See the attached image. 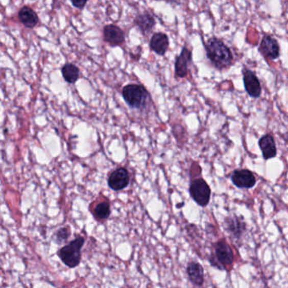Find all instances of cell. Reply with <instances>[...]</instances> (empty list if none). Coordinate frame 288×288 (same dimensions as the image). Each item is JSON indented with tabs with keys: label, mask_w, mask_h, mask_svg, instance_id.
I'll list each match as a JSON object with an SVG mask.
<instances>
[{
	"label": "cell",
	"mask_w": 288,
	"mask_h": 288,
	"mask_svg": "<svg viewBox=\"0 0 288 288\" xmlns=\"http://www.w3.org/2000/svg\"><path fill=\"white\" fill-rule=\"evenodd\" d=\"M208 59L219 70L229 68L232 64L233 56L229 47L217 37H211L205 45Z\"/></svg>",
	"instance_id": "cell-1"
},
{
	"label": "cell",
	"mask_w": 288,
	"mask_h": 288,
	"mask_svg": "<svg viewBox=\"0 0 288 288\" xmlns=\"http://www.w3.org/2000/svg\"><path fill=\"white\" fill-rule=\"evenodd\" d=\"M125 103L131 108L143 109L147 107L151 95L144 86L138 84H129L122 90Z\"/></svg>",
	"instance_id": "cell-2"
},
{
	"label": "cell",
	"mask_w": 288,
	"mask_h": 288,
	"mask_svg": "<svg viewBox=\"0 0 288 288\" xmlns=\"http://www.w3.org/2000/svg\"><path fill=\"white\" fill-rule=\"evenodd\" d=\"M86 240L83 237H76L69 244L63 247L58 252V255L63 263L69 268L78 266L81 260V249Z\"/></svg>",
	"instance_id": "cell-3"
},
{
	"label": "cell",
	"mask_w": 288,
	"mask_h": 288,
	"mask_svg": "<svg viewBox=\"0 0 288 288\" xmlns=\"http://www.w3.org/2000/svg\"><path fill=\"white\" fill-rule=\"evenodd\" d=\"M189 193L193 200L200 206H206L210 201V188L202 178H197L191 183Z\"/></svg>",
	"instance_id": "cell-4"
},
{
	"label": "cell",
	"mask_w": 288,
	"mask_h": 288,
	"mask_svg": "<svg viewBox=\"0 0 288 288\" xmlns=\"http://www.w3.org/2000/svg\"><path fill=\"white\" fill-rule=\"evenodd\" d=\"M215 259L218 262V269H224L226 266H231L233 262V253L231 247L222 240L215 244Z\"/></svg>",
	"instance_id": "cell-5"
},
{
	"label": "cell",
	"mask_w": 288,
	"mask_h": 288,
	"mask_svg": "<svg viewBox=\"0 0 288 288\" xmlns=\"http://www.w3.org/2000/svg\"><path fill=\"white\" fill-rule=\"evenodd\" d=\"M259 50L266 59L270 60L278 59L280 56V46L276 39L270 35H265Z\"/></svg>",
	"instance_id": "cell-6"
},
{
	"label": "cell",
	"mask_w": 288,
	"mask_h": 288,
	"mask_svg": "<svg viewBox=\"0 0 288 288\" xmlns=\"http://www.w3.org/2000/svg\"><path fill=\"white\" fill-rule=\"evenodd\" d=\"M103 39L111 46H118L125 41V32L115 25H108L103 29Z\"/></svg>",
	"instance_id": "cell-7"
},
{
	"label": "cell",
	"mask_w": 288,
	"mask_h": 288,
	"mask_svg": "<svg viewBox=\"0 0 288 288\" xmlns=\"http://www.w3.org/2000/svg\"><path fill=\"white\" fill-rule=\"evenodd\" d=\"M108 183L112 190L119 191L126 188L130 183V174L127 169L121 167L112 172L108 178Z\"/></svg>",
	"instance_id": "cell-8"
},
{
	"label": "cell",
	"mask_w": 288,
	"mask_h": 288,
	"mask_svg": "<svg viewBox=\"0 0 288 288\" xmlns=\"http://www.w3.org/2000/svg\"><path fill=\"white\" fill-rule=\"evenodd\" d=\"M231 178L233 184L239 188H251L256 183L254 174L248 169L236 170L232 173Z\"/></svg>",
	"instance_id": "cell-9"
},
{
	"label": "cell",
	"mask_w": 288,
	"mask_h": 288,
	"mask_svg": "<svg viewBox=\"0 0 288 288\" xmlns=\"http://www.w3.org/2000/svg\"><path fill=\"white\" fill-rule=\"evenodd\" d=\"M192 62V52L183 46L180 54L175 61V76L178 78H184L188 73V65Z\"/></svg>",
	"instance_id": "cell-10"
},
{
	"label": "cell",
	"mask_w": 288,
	"mask_h": 288,
	"mask_svg": "<svg viewBox=\"0 0 288 288\" xmlns=\"http://www.w3.org/2000/svg\"><path fill=\"white\" fill-rule=\"evenodd\" d=\"M244 84L247 93L251 98H258L261 95V86L255 74L249 69L244 71Z\"/></svg>",
	"instance_id": "cell-11"
},
{
	"label": "cell",
	"mask_w": 288,
	"mask_h": 288,
	"mask_svg": "<svg viewBox=\"0 0 288 288\" xmlns=\"http://www.w3.org/2000/svg\"><path fill=\"white\" fill-rule=\"evenodd\" d=\"M150 46L152 51L161 56L166 54L169 46V37L164 33L158 32L153 35L150 42Z\"/></svg>",
	"instance_id": "cell-12"
},
{
	"label": "cell",
	"mask_w": 288,
	"mask_h": 288,
	"mask_svg": "<svg viewBox=\"0 0 288 288\" xmlns=\"http://www.w3.org/2000/svg\"><path fill=\"white\" fill-rule=\"evenodd\" d=\"M18 18L25 27L30 29L34 28L39 22V17L37 13L28 6L21 8V10L18 13Z\"/></svg>",
	"instance_id": "cell-13"
},
{
	"label": "cell",
	"mask_w": 288,
	"mask_h": 288,
	"mask_svg": "<svg viewBox=\"0 0 288 288\" xmlns=\"http://www.w3.org/2000/svg\"><path fill=\"white\" fill-rule=\"evenodd\" d=\"M259 146L261 150L263 157L266 160L273 158L276 156V147L275 139L270 134H266L259 139Z\"/></svg>",
	"instance_id": "cell-14"
},
{
	"label": "cell",
	"mask_w": 288,
	"mask_h": 288,
	"mask_svg": "<svg viewBox=\"0 0 288 288\" xmlns=\"http://www.w3.org/2000/svg\"><path fill=\"white\" fill-rule=\"evenodd\" d=\"M134 25L136 26L143 34L146 35L152 32L156 25V20L150 13H143L137 15L134 19Z\"/></svg>",
	"instance_id": "cell-15"
},
{
	"label": "cell",
	"mask_w": 288,
	"mask_h": 288,
	"mask_svg": "<svg viewBox=\"0 0 288 288\" xmlns=\"http://www.w3.org/2000/svg\"><path fill=\"white\" fill-rule=\"evenodd\" d=\"M187 273L188 278L195 286H202L204 283V269L201 265L196 262H190L187 266Z\"/></svg>",
	"instance_id": "cell-16"
},
{
	"label": "cell",
	"mask_w": 288,
	"mask_h": 288,
	"mask_svg": "<svg viewBox=\"0 0 288 288\" xmlns=\"http://www.w3.org/2000/svg\"><path fill=\"white\" fill-rule=\"evenodd\" d=\"M225 228L234 237H239L246 229V225L244 221L240 220L239 218L233 215L225 220Z\"/></svg>",
	"instance_id": "cell-17"
},
{
	"label": "cell",
	"mask_w": 288,
	"mask_h": 288,
	"mask_svg": "<svg viewBox=\"0 0 288 288\" xmlns=\"http://www.w3.org/2000/svg\"><path fill=\"white\" fill-rule=\"evenodd\" d=\"M62 75L68 84H75L80 77V69L73 64H66L62 68Z\"/></svg>",
	"instance_id": "cell-18"
},
{
	"label": "cell",
	"mask_w": 288,
	"mask_h": 288,
	"mask_svg": "<svg viewBox=\"0 0 288 288\" xmlns=\"http://www.w3.org/2000/svg\"><path fill=\"white\" fill-rule=\"evenodd\" d=\"M111 214V208L109 203L103 201V202L98 203L94 208V217L98 220H106L109 218Z\"/></svg>",
	"instance_id": "cell-19"
},
{
	"label": "cell",
	"mask_w": 288,
	"mask_h": 288,
	"mask_svg": "<svg viewBox=\"0 0 288 288\" xmlns=\"http://www.w3.org/2000/svg\"><path fill=\"white\" fill-rule=\"evenodd\" d=\"M71 230L70 227H62L60 229L56 232L55 234V240L57 243H64L68 239V237H70Z\"/></svg>",
	"instance_id": "cell-20"
},
{
	"label": "cell",
	"mask_w": 288,
	"mask_h": 288,
	"mask_svg": "<svg viewBox=\"0 0 288 288\" xmlns=\"http://www.w3.org/2000/svg\"><path fill=\"white\" fill-rule=\"evenodd\" d=\"M70 1L71 3H72V5H73L75 7L82 10V9L86 6L88 0H70Z\"/></svg>",
	"instance_id": "cell-21"
}]
</instances>
